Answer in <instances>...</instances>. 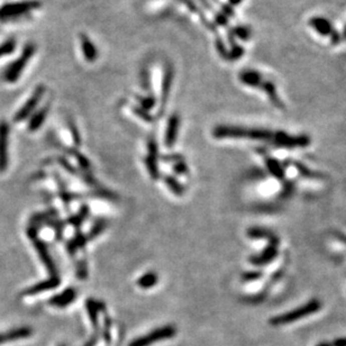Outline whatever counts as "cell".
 I'll return each mask as SVG.
<instances>
[{"label": "cell", "mask_w": 346, "mask_h": 346, "mask_svg": "<svg viewBox=\"0 0 346 346\" xmlns=\"http://www.w3.org/2000/svg\"><path fill=\"white\" fill-rule=\"evenodd\" d=\"M158 277L155 272H147L137 280V286L142 289H149L156 286Z\"/></svg>", "instance_id": "obj_24"}, {"label": "cell", "mask_w": 346, "mask_h": 346, "mask_svg": "<svg viewBox=\"0 0 346 346\" xmlns=\"http://www.w3.org/2000/svg\"><path fill=\"white\" fill-rule=\"evenodd\" d=\"M70 153H71L72 155L76 157V160L78 161L79 165H80L83 170H89V169H90V162H89L88 158L85 155H83V154H81L80 152H79L78 149H71V151H70Z\"/></svg>", "instance_id": "obj_35"}, {"label": "cell", "mask_w": 346, "mask_h": 346, "mask_svg": "<svg viewBox=\"0 0 346 346\" xmlns=\"http://www.w3.org/2000/svg\"><path fill=\"white\" fill-rule=\"evenodd\" d=\"M36 52V46L33 43H29L25 45L23 49V52L15 61H13L11 64L7 65V68L4 70L3 79L6 82L14 83L21 78L23 71H24L27 63L30 62L31 59L34 57Z\"/></svg>", "instance_id": "obj_3"}, {"label": "cell", "mask_w": 346, "mask_h": 346, "mask_svg": "<svg viewBox=\"0 0 346 346\" xmlns=\"http://www.w3.org/2000/svg\"><path fill=\"white\" fill-rule=\"evenodd\" d=\"M309 25L322 36H330L335 30L331 23L325 17H312L309 21Z\"/></svg>", "instance_id": "obj_16"}, {"label": "cell", "mask_w": 346, "mask_h": 346, "mask_svg": "<svg viewBox=\"0 0 346 346\" xmlns=\"http://www.w3.org/2000/svg\"><path fill=\"white\" fill-rule=\"evenodd\" d=\"M77 289L74 288H68L67 290H64L63 292H61L57 296H54L50 299V305L63 308L69 306L70 303H72L77 298Z\"/></svg>", "instance_id": "obj_12"}, {"label": "cell", "mask_w": 346, "mask_h": 346, "mask_svg": "<svg viewBox=\"0 0 346 346\" xmlns=\"http://www.w3.org/2000/svg\"><path fill=\"white\" fill-rule=\"evenodd\" d=\"M108 226V222L106 221L105 218H99L98 221H96V223L93 224L92 228L89 232V234L87 235V240H93V238H96L97 236H99L101 233H104L105 230Z\"/></svg>", "instance_id": "obj_25"}, {"label": "cell", "mask_w": 346, "mask_h": 346, "mask_svg": "<svg viewBox=\"0 0 346 346\" xmlns=\"http://www.w3.org/2000/svg\"><path fill=\"white\" fill-rule=\"evenodd\" d=\"M173 79H175V70H173V67L171 64H166L164 68V72H163V79H162L160 113H163V110H164L165 108L167 98H169L170 91H171Z\"/></svg>", "instance_id": "obj_10"}, {"label": "cell", "mask_w": 346, "mask_h": 346, "mask_svg": "<svg viewBox=\"0 0 346 346\" xmlns=\"http://www.w3.org/2000/svg\"><path fill=\"white\" fill-rule=\"evenodd\" d=\"M136 99L139 102V105H141V108L146 111L152 109L156 104L155 98L152 96H136Z\"/></svg>", "instance_id": "obj_32"}, {"label": "cell", "mask_w": 346, "mask_h": 346, "mask_svg": "<svg viewBox=\"0 0 346 346\" xmlns=\"http://www.w3.org/2000/svg\"><path fill=\"white\" fill-rule=\"evenodd\" d=\"M317 346H331V343H320V344H318Z\"/></svg>", "instance_id": "obj_55"}, {"label": "cell", "mask_w": 346, "mask_h": 346, "mask_svg": "<svg viewBox=\"0 0 346 346\" xmlns=\"http://www.w3.org/2000/svg\"><path fill=\"white\" fill-rule=\"evenodd\" d=\"M261 277V272H245L242 275V279L244 280V281H254V280H258Z\"/></svg>", "instance_id": "obj_46"}, {"label": "cell", "mask_w": 346, "mask_h": 346, "mask_svg": "<svg viewBox=\"0 0 346 346\" xmlns=\"http://www.w3.org/2000/svg\"><path fill=\"white\" fill-rule=\"evenodd\" d=\"M41 6V2H37V0H24V2L6 4L0 7V20L12 21L21 18Z\"/></svg>", "instance_id": "obj_4"}, {"label": "cell", "mask_w": 346, "mask_h": 346, "mask_svg": "<svg viewBox=\"0 0 346 346\" xmlns=\"http://www.w3.org/2000/svg\"><path fill=\"white\" fill-rule=\"evenodd\" d=\"M110 318L106 317L105 319V327H104V338L106 340V343H110Z\"/></svg>", "instance_id": "obj_45"}, {"label": "cell", "mask_w": 346, "mask_h": 346, "mask_svg": "<svg viewBox=\"0 0 346 346\" xmlns=\"http://www.w3.org/2000/svg\"><path fill=\"white\" fill-rule=\"evenodd\" d=\"M221 8H222V13L225 16H227L228 18L235 16V12H234V8H233V6H231V5L222 4L221 5Z\"/></svg>", "instance_id": "obj_47"}, {"label": "cell", "mask_w": 346, "mask_h": 346, "mask_svg": "<svg viewBox=\"0 0 346 346\" xmlns=\"http://www.w3.org/2000/svg\"><path fill=\"white\" fill-rule=\"evenodd\" d=\"M215 46H216V50H217L218 54L221 55V57H222L223 59L227 60V57H228V50H227V48H226V43L221 39V37H218V39L216 40V42H215Z\"/></svg>", "instance_id": "obj_37"}, {"label": "cell", "mask_w": 346, "mask_h": 346, "mask_svg": "<svg viewBox=\"0 0 346 346\" xmlns=\"http://www.w3.org/2000/svg\"><path fill=\"white\" fill-rule=\"evenodd\" d=\"M60 282L61 280L59 277H51L50 279L36 283L33 287L25 290L24 294H27V296H34V294H39L44 291H48V290L55 289L60 286Z\"/></svg>", "instance_id": "obj_13"}, {"label": "cell", "mask_w": 346, "mask_h": 346, "mask_svg": "<svg viewBox=\"0 0 346 346\" xmlns=\"http://www.w3.org/2000/svg\"><path fill=\"white\" fill-rule=\"evenodd\" d=\"M320 308H321L320 301L318 300V299H311L309 302H307L305 303V305L296 308L294 310L271 318L270 324L272 326H282V325L291 324V322L302 319L303 317L315 314V312L320 310Z\"/></svg>", "instance_id": "obj_2"}, {"label": "cell", "mask_w": 346, "mask_h": 346, "mask_svg": "<svg viewBox=\"0 0 346 346\" xmlns=\"http://www.w3.org/2000/svg\"><path fill=\"white\" fill-rule=\"evenodd\" d=\"M33 244H34L35 250L37 251V253L40 255L41 261L43 262V264L45 265V268L48 269V271L51 274V277H58V270L57 266H55L54 262L51 258V254L48 250V246L44 242H42L39 238H35L33 240Z\"/></svg>", "instance_id": "obj_8"}, {"label": "cell", "mask_w": 346, "mask_h": 346, "mask_svg": "<svg viewBox=\"0 0 346 346\" xmlns=\"http://www.w3.org/2000/svg\"><path fill=\"white\" fill-rule=\"evenodd\" d=\"M8 136L9 126L5 120L0 121V172H4L8 165Z\"/></svg>", "instance_id": "obj_11"}, {"label": "cell", "mask_w": 346, "mask_h": 346, "mask_svg": "<svg viewBox=\"0 0 346 346\" xmlns=\"http://www.w3.org/2000/svg\"><path fill=\"white\" fill-rule=\"evenodd\" d=\"M331 346H346V338H336L331 342Z\"/></svg>", "instance_id": "obj_51"}, {"label": "cell", "mask_w": 346, "mask_h": 346, "mask_svg": "<svg viewBox=\"0 0 346 346\" xmlns=\"http://www.w3.org/2000/svg\"><path fill=\"white\" fill-rule=\"evenodd\" d=\"M240 80L247 87L260 88L262 81L264 80L262 74L255 70H244L240 73Z\"/></svg>", "instance_id": "obj_19"}, {"label": "cell", "mask_w": 346, "mask_h": 346, "mask_svg": "<svg viewBox=\"0 0 346 346\" xmlns=\"http://www.w3.org/2000/svg\"><path fill=\"white\" fill-rule=\"evenodd\" d=\"M16 49V41L15 39H8L4 43L0 44V58L6 57V55L13 54Z\"/></svg>", "instance_id": "obj_31"}, {"label": "cell", "mask_w": 346, "mask_h": 346, "mask_svg": "<svg viewBox=\"0 0 346 346\" xmlns=\"http://www.w3.org/2000/svg\"><path fill=\"white\" fill-rule=\"evenodd\" d=\"M342 39L346 40V25H345V27H344V31H343V33H342Z\"/></svg>", "instance_id": "obj_54"}, {"label": "cell", "mask_w": 346, "mask_h": 346, "mask_svg": "<svg viewBox=\"0 0 346 346\" xmlns=\"http://www.w3.org/2000/svg\"><path fill=\"white\" fill-rule=\"evenodd\" d=\"M260 89H262L265 93L268 98L270 99V101L272 102V105L277 107V108H284V105L282 100L280 99V97L277 92V88H275V85L273 81H270V80H263L261 83Z\"/></svg>", "instance_id": "obj_17"}, {"label": "cell", "mask_w": 346, "mask_h": 346, "mask_svg": "<svg viewBox=\"0 0 346 346\" xmlns=\"http://www.w3.org/2000/svg\"><path fill=\"white\" fill-rule=\"evenodd\" d=\"M68 127L70 130V134H71L72 136V141L74 143L76 146H80L81 145V136H80V133H79L77 125L74 124V121L72 119H69L68 120Z\"/></svg>", "instance_id": "obj_34"}, {"label": "cell", "mask_w": 346, "mask_h": 346, "mask_svg": "<svg viewBox=\"0 0 346 346\" xmlns=\"http://www.w3.org/2000/svg\"><path fill=\"white\" fill-rule=\"evenodd\" d=\"M87 242H88L87 236L83 235V234H81L80 232H78L76 234V237L68 243L67 249L69 251V253L71 255L74 254L78 249H82V247H85Z\"/></svg>", "instance_id": "obj_23"}, {"label": "cell", "mask_w": 346, "mask_h": 346, "mask_svg": "<svg viewBox=\"0 0 346 346\" xmlns=\"http://www.w3.org/2000/svg\"><path fill=\"white\" fill-rule=\"evenodd\" d=\"M245 51L242 48L241 45H238L237 43L235 45L231 46V50H228V57L227 61H237L240 60L243 55H244Z\"/></svg>", "instance_id": "obj_33"}, {"label": "cell", "mask_w": 346, "mask_h": 346, "mask_svg": "<svg viewBox=\"0 0 346 346\" xmlns=\"http://www.w3.org/2000/svg\"><path fill=\"white\" fill-rule=\"evenodd\" d=\"M173 170H175V172L178 173V175H182V176L188 175V172H189L188 166H187L184 160L175 163V165H173Z\"/></svg>", "instance_id": "obj_40"}, {"label": "cell", "mask_w": 346, "mask_h": 346, "mask_svg": "<svg viewBox=\"0 0 346 346\" xmlns=\"http://www.w3.org/2000/svg\"><path fill=\"white\" fill-rule=\"evenodd\" d=\"M311 143L310 137L308 135H291L283 130L275 132V137L273 145L280 148H303L309 146Z\"/></svg>", "instance_id": "obj_6"}, {"label": "cell", "mask_w": 346, "mask_h": 346, "mask_svg": "<svg viewBox=\"0 0 346 346\" xmlns=\"http://www.w3.org/2000/svg\"><path fill=\"white\" fill-rule=\"evenodd\" d=\"M215 138H246L251 141H260L273 144L275 132L266 128L243 127L236 125H218L213 129Z\"/></svg>", "instance_id": "obj_1"}, {"label": "cell", "mask_w": 346, "mask_h": 346, "mask_svg": "<svg viewBox=\"0 0 346 346\" xmlns=\"http://www.w3.org/2000/svg\"><path fill=\"white\" fill-rule=\"evenodd\" d=\"M59 346H65L64 344H61V345H59Z\"/></svg>", "instance_id": "obj_56"}, {"label": "cell", "mask_w": 346, "mask_h": 346, "mask_svg": "<svg viewBox=\"0 0 346 346\" xmlns=\"http://www.w3.org/2000/svg\"><path fill=\"white\" fill-rule=\"evenodd\" d=\"M77 274H78L79 279H86L87 278L88 270H87V265H86L85 262H80V263L78 264Z\"/></svg>", "instance_id": "obj_44"}, {"label": "cell", "mask_w": 346, "mask_h": 346, "mask_svg": "<svg viewBox=\"0 0 346 346\" xmlns=\"http://www.w3.org/2000/svg\"><path fill=\"white\" fill-rule=\"evenodd\" d=\"M233 30V33H234V35H235L236 39H240L242 41H249L251 37H252V31L250 27H247V26H236V27H234Z\"/></svg>", "instance_id": "obj_30"}, {"label": "cell", "mask_w": 346, "mask_h": 346, "mask_svg": "<svg viewBox=\"0 0 346 346\" xmlns=\"http://www.w3.org/2000/svg\"><path fill=\"white\" fill-rule=\"evenodd\" d=\"M179 2H180L181 4H184L185 6L189 9V11H191V12L195 13V14H198L199 16L203 14L202 11H200V9H199L198 5L196 4V3L194 2V0H179Z\"/></svg>", "instance_id": "obj_41"}, {"label": "cell", "mask_w": 346, "mask_h": 346, "mask_svg": "<svg viewBox=\"0 0 346 346\" xmlns=\"http://www.w3.org/2000/svg\"><path fill=\"white\" fill-rule=\"evenodd\" d=\"M45 92V87L43 85H40L35 88L34 92L32 93V96L30 97V99L27 100L24 105H23L22 108L17 111V114L14 117V120L18 123V121H24L26 118H29V116H31L36 108V106L40 104V101L42 99Z\"/></svg>", "instance_id": "obj_7"}, {"label": "cell", "mask_w": 346, "mask_h": 346, "mask_svg": "<svg viewBox=\"0 0 346 346\" xmlns=\"http://www.w3.org/2000/svg\"><path fill=\"white\" fill-rule=\"evenodd\" d=\"M180 118L178 114H173L170 116L169 121H167L166 132H165V145L167 147H172L177 142L178 132H179Z\"/></svg>", "instance_id": "obj_14"}, {"label": "cell", "mask_w": 346, "mask_h": 346, "mask_svg": "<svg viewBox=\"0 0 346 346\" xmlns=\"http://www.w3.org/2000/svg\"><path fill=\"white\" fill-rule=\"evenodd\" d=\"M58 181H59V187H60V196H61V198H62V202L65 206H69V204L71 203L72 196L68 193V190L63 185V182L61 181L59 178H58Z\"/></svg>", "instance_id": "obj_38"}, {"label": "cell", "mask_w": 346, "mask_h": 346, "mask_svg": "<svg viewBox=\"0 0 346 346\" xmlns=\"http://www.w3.org/2000/svg\"><path fill=\"white\" fill-rule=\"evenodd\" d=\"M200 3H202L204 6L208 9V11H213V6H212V5H210L209 0H200Z\"/></svg>", "instance_id": "obj_52"}, {"label": "cell", "mask_w": 346, "mask_h": 346, "mask_svg": "<svg viewBox=\"0 0 346 346\" xmlns=\"http://www.w3.org/2000/svg\"><path fill=\"white\" fill-rule=\"evenodd\" d=\"M141 85L144 90L149 91L151 90V83H149V74L147 70H143L141 73Z\"/></svg>", "instance_id": "obj_42"}, {"label": "cell", "mask_w": 346, "mask_h": 346, "mask_svg": "<svg viewBox=\"0 0 346 346\" xmlns=\"http://www.w3.org/2000/svg\"><path fill=\"white\" fill-rule=\"evenodd\" d=\"M264 161H265V165H266V169L272 175L274 178H277L279 180H283L284 177H286V173H284V170L282 165L280 164V162L278 160H275V158L271 157L269 155H264Z\"/></svg>", "instance_id": "obj_22"}, {"label": "cell", "mask_w": 346, "mask_h": 346, "mask_svg": "<svg viewBox=\"0 0 346 346\" xmlns=\"http://www.w3.org/2000/svg\"><path fill=\"white\" fill-rule=\"evenodd\" d=\"M163 160L177 163V162H179V161H182V160H184V158H182V155H179V154H173V155H164V156H163Z\"/></svg>", "instance_id": "obj_50"}, {"label": "cell", "mask_w": 346, "mask_h": 346, "mask_svg": "<svg viewBox=\"0 0 346 346\" xmlns=\"http://www.w3.org/2000/svg\"><path fill=\"white\" fill-rule=\"evenodd\" d=\"M214 24L216 26L226 27L228 25V17L224 15L222 12L214 13Z\"/></svg>", "instance_id": "obj_39"}, {"label": "cell", "mask_w": 346, "mask_h": 346, "mask_svg": "<svg viewBox=\"0 0 346 346\" xmlns=\"http://www.w3.org/2000/svg\"><path fill=\"white\" fill-rule=\"evenodd\" d=\"M330 37H331V43H333L334 45H337L339 42L343 40L342 39V34H339V33L336 31V30H334V32L331 33Z\"/></svg>", "instance_id": "obj_49"}, {"label": "cell", "mask_w": 346, "mask_h": 346, "mask_svg": "<svg viewBox=\"0 0 346 346\" xmlns=\"http://www.w3.org/2000/svg\"><path fill=\"white\" fill-rule=\"evenodd\" d=\"M145 166H146V169L149 173V177L152 178L153 180H157L158 178H160V170H158V166H157V158H154L151 156H146L145 157Z\"/></svg>", "instance_id": "obj_27"}, {"label": "cell", "mask_w": 346, "mask_h": 346, "mask_svg": "<svg viewBox=\"0 0 346 346\" xmlns=\"http://www.w3.org/2000/svg\"><path fill=\"white\" fill-rule=\"evenodd\" d=\"M228 2H230L231 6L234 7V6H237V5H240L243 0H228Z\"/></svg>", "instance_id": "obj_53"}, {"label": "cell", "mask_w": 346, "mask_h": 346, "mask_svg": "<svg viewBox=\"0 0 346 346\" xmlns=\"http://www.w3.org/2000/svg\"><path fill=\"white\" fill-rule=\"evenodd\" d=\"M32 334L33 329L31 327H20V328L8 330L6 333L0 334V344L13 342V340L29 338L30 336H32Z\"/></svg>", "instance_id": "obj_15"}, {"label": "cell", "mask_w": 346, "mask_h": 346, "mask_svg": "<svg viewBox=\"0 0 346 346\" xmlns=\"http://www.w3.org/2000/svg\"><path fill=\"white\" fill-rule=\"evenodd\" d=\"M247 236L250 238H254V240H268L270 242H275L280 243L279 238L274 235L272 232H270L265 228L261 227H251L249 231H247Z\"/></svg>", "instance_id": "obj_21"}, {"label": "cell", "mask_w": 346, "mask_h": 346, "mask_svg": "<svg viewBox=\"0 0 346 346\" xmlns=\"http://www.w3.org/2000/svg\"><path fill=\"white\" fill-rule=\"evenodd\" d=\"M279 244L280 243L270 242L268 246L265 247L262 253H260L259 255L252 256V258L250 259L251 263L261 266V265H266L268 263H270V262H272L279 254Z\"/></svg>", "instance_id": "obj_9"}, {"label": "cell", "mask_w": 346, "mask_h": 346, "mask_svg": "<svg viewBox=\"0 0 346 346\" xmlns=\"http://www.w3.org/2000/svg\"><path fill=\"white\" fill-rule=\"evenodd\" d=\"M50 109V105H45L40 108L37 111H34V114L32 115L30 124H29V129L31 132H35V130L39 129L42 125L44 124V121L48 117Z\"/></svg>", "instance_id": "obj_20"}, {"label": "cell", "mask_w": 346, "mask_h": 346, "mask_svg": "<svg viewBox=\"0 0 346 346\" xmlns=\"http://www.w3.org/2000/svg\"><path fill=\"white\" fill-rule=\"evenodd\" d=\"M86 308H87V312L89 315V318H90V321L92 322L93 327H95V328H98V314H99V311H98L97 309L96 301L93 300V299H88L86 302Z\"/></svg>", "instance_id": "obj_29"}, {"label": "cell", "mask_w": 346, "mask_h": 346, "mask_svg": "<svg viewBox=\"0 0 346 346\" xmlns=\"http://www.w3.org/2000/svg\"><path fill=\"white\" fill-rule=\"evenodd\" d=\"M177 334V328L173 325H166L158 327V328L149 331L148 334L141 336L133 342H130L128 346H151L152 344L160 342V340H165L173 338Z\"/></svg>", "instance_id": "obj_5"}, {"label": "cell", "mask_w": 346, "mask_h": 346, "mask_svg": "<svg viewBox=\"0 0 346 346\" xmlns=\"http://www.w3.org/2000/svg\"><path fill=\"white\" fill-rule=\"evenodd\" d=\"M132 110H133V113H134L135 115L138 116L139 118H141L142 120L146 121V123H153V121H154L152 115L149 114L148 111H146V110H144L143 108H141V107L134 106L133 108H132Z\"/></svg>", "instance_id": "obj_36"}, {"label": "cell", "mask_w": 346, "mask_h": 346, "mask_svg": "<svg viewBox=\"0 0 346 346\" xmlns=\"http://www.w3.org/2000/svg\"><path fill=\"white\" fill-rule=\"evenodd\" d=\"M88 215H89V207L86 205H83L80 208V210H79V213L69 219V223L76 228H79L81 226V224L85 222V219L88 217Z\"/></svg>", "instance_id": "obj_28"}, {"label": "cell", "mask_w": 346, "mask_h": 346, "mask_svg": "<svg viewBox=\"0 0 346 346\" xmlns=\"http://www.w3.org/2000/svg\"><path fill=\"white\" fill-rule=\"evenodd\" d=\"M164 182H165L167 188H169L176 196H179V197H181V196L185 195V187L182 186L180 182L176 179V178L165 177Z\"/></svg>", "instance_id": "obj_26"}, {"label": "cell", "mask_w": 346, "mask_h": 346, "mask_svg": "<svg viewBox=\"0 0 346 346\" xmlns=\"http://www.w3.org/2000/svg\"><path fill=\"white\" fill-rule=\"evenodd\" d=\"M79 39H80V44H81V50L85 55V59L88 62H95L98 58V51L96 49L95 44L92 43L91 40L86 34H80L79 35Z\"/></svg>", "instance_id": "obj_18"}, {"label": "cell", "mask_w": 346, "mask_h": 346, "mask_svg": "<svg viewBox=\"0 0 346 346\" xmlns=\"http://www.w3.org/2000/svg\"><path fill=\"white\" fill-rule=\"evenodd\" d=\"M294 165H296L297 169L300 171V173H301L302 176L309 177V178H318V177H319V176H317V173L311 172L309 169H307V167H305L302 164H300V163H294Z\"/></svg>", "instance_id": "obj_43"}, {"label": "cell", "mask_w": 346, "mask_h": 346, "mask_svg": "<svg viewBox=\"0 0 346 346\" xmlns=\"http://www.w3.org/2000/svg\"><path fill=\"white\" fill-rule=\"evenodd\" d=\"M59 162H60V164L62 165V166L64 167V169L67 170L68 172L73 173L74 176H77V175H78V171H77L76 169H74V167H73L71 164H70V163H69L67 160H65V158L60 157V158H59Z\"/></svg>", "instance_id": "obj_48"}]
</instances>
